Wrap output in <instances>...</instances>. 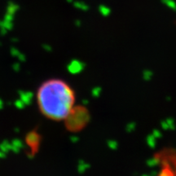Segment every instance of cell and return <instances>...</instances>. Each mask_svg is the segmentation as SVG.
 Returning a JSON list of instances; mask_svg holds the SVG:
<instances>
[{
    "mask_svg": "<svg viewBox=\"0 0 176 176\" xmlns=\"http://www.w3.org/2000/svg\"><path fill=\"white\" fill-rule=\"evenodd\" d=\"M38 107L42 113L50 119H65L74 108V90L64 81L50 79L42 84L37 94Z\"/></svg>",
    "mask_w": 176,
    "mask_h": 176,
    "instance_id": "6da1fadb",
    "label": "cell"
},
{
    "mask_svg": "<svg viewBox=\"0 0 176 176\" xmlns=\"http://www.w3.org/2000/svg\"><path fill=\"white\" fill-rule=\"evenodd\" d=\"M90 121V114L83 106L74 107L65 118V126L70 131H79Z\"/></svg>",
    "mask_w": 176,
    "mask_h": 176,
    "instance_id": "7a4b0ae2",
    "label": "cell"
},
{
    "mask_svg": "<svg viewBox=\"0 0 176 176\" xmlns=\"http://www.w3.org/2000/svg\"><path fill=\"white\" fill-rule=\"evenodd\" d=\"M26 141L27 145L30 148V152L35 154L38 152L40 142H41V135L36 130H32L26 135Z\"/></svg>",
    "mask_w": 176,
    "mask_h": 176,
    "instance_id": "3957f363",
    "label": "cell"
},
{
    "mask_svg": "<svg viewBox=\"0 0 176 176\" xmlns=\"http://www.w3.org/2000/svg\"><path fill=\"white\" fill-rule=\"evenodd\" d=\"M19 96H20V100H21L25 103L26 105H29L32 103L33 100V95L31 91H18Z\"/></svg>",
    "mask_w": 176,
    "mask_h": 176,
    "instance_id": "277c9868",
    "label": "cell"
},
{
    "mask_svg": "<svg viewBox=\"0 0 176 176\" xmlns=\"http://www.w3.org/2000/svg\"><path fill=\"white\" fill-rule=\"evenodd\" d=\"M83 69V64H82L80 61L78 60H74L72 61L69 65L68 66V69H69V73L71 74H78L82 71V69Z\"/></svg>",
    "mask_w": 176,
    "mask_h": 176,
    "instance_id": "5b68a950",
    "label": "cell"
},
{
    "mask_svg": "<svg viewBox=\"0 0 176 176\" xmlns=\"http://www.w3.org/2000/svg\"><path fill=\"white\" fill-rule=\"evenodd\" d=\"M11 143H12V151L15 153H19V152L21 151V148H23L24 147L23 142L20 140H18V139L13 140L11 142Z\"/></svg>",
    "mask_w": 176,
    "mask_h": 176,
    "instance_id": "8992f818",
    "label": "cell"
},
{
    "mask_svg": "<svg viewBox=\"0 0 176 176\" xmlns=\"http://www.w3.org/2000/svg\"><path fill=\"white\" fill-rule=\"evenodd\" d=\"M0 150L4 153H8L9 151H12V143L8 140L3 141L0 143Z\"/></svg>",
    "mask_w": 176,
    "mask_h": 176,
    "instance_id": "52a82bcc",
    "label": "cell"
},
{
    "mask_svg": "<svg viewBox=\"0 0 176 176\" xmlns=\"http://www.w3.org/2000/svg\"><path fill=\"white\" fill-rule=\"evenodd\" d=\"M161 3L172 11H176V2L174 0H161Z\"/></svg>",
    "mask_w": 176,
    "mask_h": 176,
    "instance_id": "ba28073f",
    "label": "cell"
},
{
    "mask_svg": "<svg viewBox=\"0 0 176 176\" xmlns=\"http://www.w3.org/2000/svg\"><path fill=\"white\" fill-rule=\"evenodd\" d=\"M99 10H100V12L101 13V15L104 16H109L110 13H111V10H110V8H108L107 6H105V5L100 6Z\"/></svg>",
    "mask_w": 176,
    "mask_h": 176,
    "instance_id": "9c48e42d",
    "label": "cell"
},
{
    "mask_svg": "<svg viewBox=\"0 0 176 176\" xmlns=\"http://www.w3.org/2000/svg\"><path fill=\"white\" fill-rule=\"evenodd\" d=\"M14 105H15L16 107L17 108V109H24V108L26 106V105H25V103H24L21 100H20V99L17 100H16V102Z\"/></svg>",
    "mask_w": 176,
    "mask_h": 176,
    "instance_id": "30bf717a",
    "label": "cell"
},
{
    "mask_svg": "<svg viewBox=\"0 0 176 176\" xmlns=\"http://www.w3.org/2000/svg\"><path fill=\"white\" fill-rule=\"evenodd\" d=\"M78 171H79L80 173H82L86 170V163L82 162V161H80L79 164H78Z\"/></svg>",
    "mask_w": 176,
    "mask_h": 176,
    "instance_id": "8fae6325",
    "label": "cell"
},
{
    "mask_svg": "<svg viewBox=\"0 0 176 176\" xmlns=\"http://www.w3.org/2000/svg\"><path fill=\"white\" fill-rule=\"evenodd\" d=\"M6 157V153H4L3 152L0 150V158H4Z\"/></svg>",
    "mask_w": 176,
    "mask_h": 176,
    "instance_id": "7c38bea8",
    "label": "cell"
},
{
    "mask_svg": "<svg viewBox=\"0 0 176 176\" xmlns=\"http://www.w3.org/2000/svg\"><path fill=\"white\" fill-rule=\"evenodd\" d=\"M3 108V100L0 99V109H2Z\"/></svg>",
    "mask_w": 176,
    "mask_h": 176,
    "instance_id": "4fadbf2b",
    "label": "cell"
}]
</instances>
